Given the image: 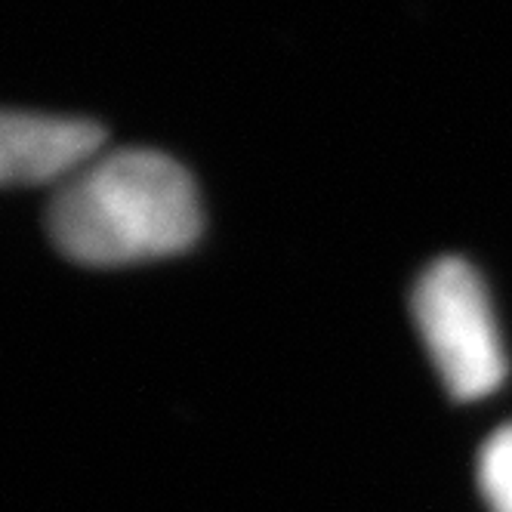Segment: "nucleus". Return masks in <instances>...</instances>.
<instances>
[{
    "instance_id": "7ed1b4c3",
    "label": "nucleus",
    "mask_w": 512,
    "mask_h": 512,
    "mask_svg": "<svg viewBox=\"0 0 512 512\" xmlns=\"http://www.w3.org/2000/svg\"><path fill=\"white\" fill-rule=\"evenodd\" d=\"M105 130L87 118L0 108V186H44L75 176L102 155Z\"/></svg>"
},
{
    "instance_id": "20e7f679",
    "label": "nucleus",
    "mask_w": 512,
    "mask_h": 512,
    "mask_svg": "<svg viewBox=\"0 0 512 512\" xmlns=\"http://www.w3.org/2000/svg\"><path fill=\"white\" fill-rule=\"evenodd\" d=\"M475 488L488 512H512V420L482 442L475 457Z\"/></svg>"
},
{
    "instance_id": "f03ea898",
    "label": "nucleus",
    "mask_w": 512,
    "mask_h": 512,
    "mask_svg": "<svg viewBox=\"0 0 512 512\" xmlns=\"http://www.w3.org/2000/svg\"><path fill=\"white\" fill-rule=\"evenodd\" d=\"M411 315L432 371L454 401L497 395L509 377L506 334L488 281L463 256H442L411 290Z\"/></svg>"
},
{
    "instance_id": "f257e3e1",
    "label": "nucleus",
    "mask_w": 512,
    "mask_h": 512,
    "mask_svg": "<svg viewBox=\"0 0 512 512\" xmlns=\"http://www.w3.org/2000/svg\"><path fill=\"white\" fill-rule=\"evenodd\" d=\"M204 229L192 173L155 149L96 155L68 176L47 232L71 263L115 269L186 253Z\"/></svg>"
}]
</instances>
